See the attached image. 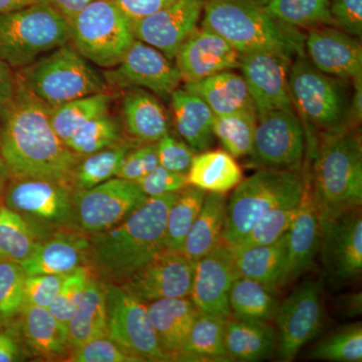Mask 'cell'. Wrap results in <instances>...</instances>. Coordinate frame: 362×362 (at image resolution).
Wrapping results in <instances>:
<instances>
[{"label":"cell","mask_w":362,"mask_h":362,"mask_svg":"<svg viewBox=\"0 0 362 362\" xmlns=\"http://www.w3.org/2000/svg\"><path fill=\"white\" fill-rule=\"evenodd\" d=\"M23 334L28 345L45 356H59L69 347L68 326L49 309L25 303L21 311Z\"/></svg>","instance_id":"obj_35"},{"label":"cell","mask_w":362,"mask_h":362,"mask_svg":"<svg viewBox=\"0 0 362 362\" xmlns=\"http://www.w3.org/2000/svg\"><path fill=\"white\" fill-rule=\"evenodd\" d=\"M354 85V94L350 99L349 122L361 124L362 118V78L352 81Z\"/></svg>","instance_id":"obj_58"},{"label":"cell","mask_w":362,"mask_h":362,"mask_svg":"<svg viewBox=\"0 0 362 362\" xmlns=\"http://www.w3.org/2000/svg\"><path fill=\"white\" fill-rule=\"evenodd\" d=\"M37 4V0H0V13H11Z\"/></svg>","instance_id":"obj_59"},{"label":"cell","mask_w":362,"mask_h":362,"mask_svg":"<svg viewBox=\"0 0 362 362\" xmlns=\"http://www.w3.org/2000/svg\"><path fill=\"white\" fill-rule=\"evenodd\" d=\"M16 90V75L0 56V113L13 100Z\"/></svg>","instance_id":"obj_55"},{"label":"cell","mask_w":362,"mask_h":362,"mask_svg":"<svg viewBox=\"0 0 362 362\" xmlns=\"http://www.w3.org/2000/svg\"><path fill=\"white\" fill-rule=\"evenodd\" d=\"M130 21L141 20L175 0H112Z\"/></svg>","instance_id":"obj_54"},{"label":"cell","mask_w":362,"mask_h":362,"mask_svg":"<svg viewBox=\"0 0 362 362\" xmlns=\"http://www.w3.org/2000/svg\"><path fill=\"white\" fill-rule=\"evenodd\" d=\"M37 2H44L49 4L58 11L66 21H70L78 11H82L94 0H37Z\"/></svg>","instance_id":"obj_56"},{"label":"cell","mask_w":362,"mask_h":362,"mask_svg":"<svg viewBox=\"0 0 362 362\" xmlns=\"http://www.w3.org/2000/svg\"><path fill=\"white\" fill-rule=\"evenodd\" d=\"M288 86L293 106L305 131L310 127L329 133L351 127L350 98L340 78L317 70L305 54L293 59Z\"/></svg>","instance_id":"obj_8"},{"label":"cell","mask_w":362,"mask_h":362,"mask_svg":"<svg viewBox=\"0 0 362 362\" xmlns=\"http://www.w3.org/2000/svg\"><path fill=\"white\" fill-rule=\"evenodd\" d=\"M107 83L121 89L140 88L168 99L180 87L175 64L156 47L136 40L118 65L105 74Z\"/></svg>","instance_id":"obj_15"},{"label":"cell","mask_w":362,"mask_h":362,"mask_svg":"<svg viewBox=\"0 0 362 362\" xmlns=\"http://www.w3.org/2000/svg\"><path fill=\"white\" fill-rule=\"evenodd\" d=\"M302 169H259L240 181L226 204L223 243L230 249L267 213L297 206L308 187Z\"/></svg>","instance_id":"obj_5"},{"label":"cell","mask_w":362,"mask_h":362,"mask_svg":"<svg viewBox=\"0 0 362 362\" xmlns=\"http://www.w3.org/2000/svg\"><path fill=\"white\" fill-rule=\"evenodd\" d=\"M255 2H257V4H259V6H266L268 2H270L271 0H254Z\"/></svg>","instance_id":"obj_62"},{"label":"cell","mask_w":362,"mask_h":362,"mask_svg":"<svg viewBox=\"0 0 362 362\" xmlns=\"http://www.w3.org/2000/svg\"><path fill=\"white\" fill-rule=\"evenodd\" d=\"M9 178H11V175H9L8 169H7L4 159H2L1 156H0V185L6 182Z\"/></svg>","instance_id":"obj_61"},{"label":"cell","mask_w":362,"mask_h":362,"mask_svg":"<svg viewBox=\"0 0 362 362\" xmlns=\"http://www.w3.org/2000/svg\"><path fill=\"white\" fill-rule=\"evenodd\" d=\"M181 81L197 82L223 71L240 69V54L223 37L201 25L185 40L175 56Z\"/></svg>","instance_id":"obj_21"},{"label":"cell","mask_w":362,"mask_h":362,"mask_svg":"<svg viewBox=\"0 0 362 362\" xmlns=\"http://www.w3.org/2000/svg\"><path fill=\"white\" fill-rule=\"evenodd\" d=\"M226 349L232 361H259L268 358L277 346V334L269 322L226 320Z\"/></svg>","instance_id":"obj_29"},{"label":"cell","mask_w":362,"mask_h":362,"mask_svg":"<svg viewBox=\"0 0 362 362\" xmlns=\"http://www.w3.org/2000/svg\"><path fill=\"white\" fill-rule=\"evenodd\" d=\"M32 228L21 214L0 206V259L21 264L37 247Z\"/></svg>","instance_id":"obj_41"},{"label":"cell","mask_w":362,"mask_h":362,"mask_svg":"<svg viewBox=\"0 0 362 362\" xmlns=\"http://www.w3.org/2000/svg\"><path fill=\"white\" fill-rule=\"evenodd\" d=\"M277 346L282 361H292L300 350L318 335L323 324L322 288L306 280L279 304L275 316Z\"/></svg>","instance_id":"obj_13"},{"label":"cell","mask_w":362,"mask_h":362,"mask_svg":"<svg viewBox=\"0 0 362 362\" xmlns=\"http://www.w3.org/2000/svg\"><path fill=\"white\" fill-rule=\"evenodd\" d=\"M204 6V0H175L156 13L131 21L133 35L173 61L181 45L197 28Z\"/></svg>","instance_id":"obj_18"},{"label":"cell","mask_w":362,"mask_h":362,"mask_svg":"<svg viewBox=\"0 0 362 362\" xmlns=\"http://www.w3.org/2000/svg\"><path fill=\"white\" fill-rule=\"evenodd\" d=\"M16 81V86L49 108L108 90L106 78L66 44L21 69Z\"/></svg>","instance_id":"obj_6"},{"label":"cell","mask_w":362,"mask_h":362,"mask_svg":"<svg viewBox=\"0 0 362 362\" xmlns=\"http://www.w3.org/2000/svg\"><path fill=\"white\" fill-rule=\"evenodd\" d=\"M159 165L173 173L187 175L195 156L187 143L166 134L156 142Z\"/></svg>","instance_id":"obj_49"},{"label":"cell","mask_w":362,"mask_h":362,"mask_svg":"<svg viewBox=\"0 0 362 362\" xmlns=\"http://www.w3.org/2000/svg\"><path fill=\"white\" fill-rule=\"evenodd\" d=\"M25 277L20 264L0 259V320H8L23 309Z\"/></svg>","instance_id":"obj_46"},{"label":"cell","mask_w":362,"mask_h":362,"mask_svg":"<svg viewBox=\"0 0 362 362\" xmlns=\"http://www.w3.org/2000/svg\"><path fill=\"white\" fill-rule=\"evenodd\" d=\"M202 25L220 35L240 54L272 52L304 54V35L272 18L254 0H204Z\"/></svg>","instance_id":"obj_4"},{"label":"cell","mask_w":362,"mask_h":362,"mask_svg":"<svg viewBox=\"0 0 362 362\" xmlns=\"http://www.w3.org/2000/svg\"><path fill=\"white\" fill-rule=\"evenodd\" d=\"M299 206L279 207L264 214L238 244L230 247V251L238 252L250 247L273 244L289 230Z\"/></svg>","instance_id":"obj_44"},{"label":"cell","mask_w":362,"mask_h":362,"mask_svg":"<svg viewBox=\"0 0 362 362\" xmlns=\"http://www.w3.org/2000/svg\"><path fill=\"white\" fill-rule=\"evenodd\" d=\"M194 268L195 262L182 252L165 249L124 281L122 288L145 304L189 297Z\"/></svg>","instance_id":"obj_17"},{"label":"cell","mask_w":362,"mask_h":362,"mask_svg":"<svg viewBox=\"0 0 362 362\" xmlns=\"http://www.w3.org/2000/svg\"><path fill=\"white\" fill-rule=\"evenodd\" d=\"M136 182L147 197L180 192L188 185L187 175L173 173L160 165Z\"/></svg>","instance_id":"obj_52"},{"label":"cell","mask_w":362,"mask_h":362,"mask_svg":"<svg viewBox=\"0 0 362 362\" xmlns=\"http://www.w3.org/2000/svg\"><path fill=\"white\" fill-rule=\"evenodd\" d=\"M188 185L206 192L226 194L243 180V170L226 150H206L195 154L187 173Z\"/></svg>","instance_id":"obj_31"},{"label":"cell","mask_w":362,"mask_h":362,"mask_svg":"<svg viewBox=\"0 0 362 362\" xmlns=\"http://www.w3.org/2000/svg\"><path fill=\"white\" fill-rule=\"evenodd\" d=\"M333 23L343 32L361 39L362 0H329Z\"/></svg>","instance_id":"obj_53"},{"label":"cell","mask_w":362,"mask_h":362,"mask_svg":"<svg viewBox=\"0 0 362 362\" xmlns=\"http://www.w3.org/2000/svg\"><path fill=\"white\" fill-rule=\"evenodd\" d=\"M305 56L317 70L340 80L362 78V47L358 37L332 25L309 28Z\"/></svg>","instance_id":"obj_19"},{"label":"cell","mask_w":362,"mask_h":362,"mask_svg":"<svg viewBox=\"0 0 362 362\" xmlns=\"http://www.w3.org/2000/svg\"><path fill=\"white\" fill-rule=\"evenodd\" d=\"M310 357L325 361H362L361 323L350 324L326 337L312 349Z\"/></svg>","instance_id":"obj_45"},{"label":"cell","mask_w":362,"mask_h":362,"mask_svg":"<svg viewBox=\"0 0 362 362\" xmlns=\"http://www.w3.org/2000/svg\"><path fill=\"white\" fill-rule=\"evenodd\" d=\"M239 278L233 252L223 243L195 262L189 298L201 313L230 318V289Z\"/></svg>","instance_id":"obj_20"},{"label":"cell","mask_w":362,"mask_h":362,"mask_svg":"<svg viewBox=\"0 0 362 362\" xmlns=\"http://www.w3.org/2000/svg\"><path fill=\"white\" fill-rule=\"evenodd\" d=\"M306 148V131L296 111H272L258 118L249 156L259 169H300Z\"/></svg>","instance_id":"obj_10"},{"label":"cell","mask_w":362,"mask_h":362,"mask_svg":"<svg viewBox=\"0 0 362 362\" xmlns=\"http://www.w3.org/2000/svg\"><path fill=\"white\" fill-rule=\"evenodd\" d=\"M226 320L225 317L199 312L178 361H232L226 349Z\"/></svg>","instance_id":"obj_33"},{"label":"cell","mask_w":362,"mask_h":362,"mask_svg":"<svg viewBox=\"0 0 362 362\" xmlns=\"http://www.w3.org/2000/svg\"><path fill=\"white\" fill-rule=\"evenodd\" d=\"M293 59L272 52L240 54V69L258 118L272 111H295L288 86Z\"/></svg>","instance_id":"obj_16"},{"label":"cell","mask_w":362,"mask_h":362,"mask_svg":"<svg viewBox=\"0 0 362 362\" xmlns=\"http://www.w3.org/2000/svg\"><path fill=\"white\" fill-rule=\"evenodd\" d=\"M73 362H138L140 357L122 349L109 337L98 338L74 349L68 359Z\"/></svg>","instance_id":"obj_48"},{"label":"cell","mask_w":362,"mask_h":362,"mask_svg":"<svg viewBox=\"0 0 362 362\" xmlns=\"http://www.w3.org/2000/svg\"><path fill=\"white\" fill-rule=\"evenodd\" d=\"M147 199L135 181L113 177L89 189H78L73 209L81 228L96 235L122 223Z\"/></svg>","instance_id":"obj_11"},{"label":"cell","mask_w":362,"mask_h":362,"mask_svg":"<svg viewBox=\"0 0 362 362\" xmlns=\"http://www.w3.org/2000/svg\"><path fill=\"white\" fill-rule=\"evenodd\" d=\"M206 195L204 190L189 185L178 192L166 220L164 235L166 250L182 252L188 233L201 211Z\"/></svg>","instance_id":"obj_38"},{"label":"cell","mask_w":362,"mask_h":362,"mask_svg":"<svg viewBox=\"0 0 362 362\" xmlns=\"http://www.w3.org/2000/svg\"><path fill=\"white\" fill-rule=\"evenodd\" d=\"M106 303L110 339L144 361H169L159 344L145 303L115 285L107 288Z\"/></svg>","instance_id":"obj_14"},{"label":"cell","mask_w":362,"mask_h":362,"mask_svg":"<svg viewBox=\"0 0 362 362\" xmlns=\"http://www.w3.org/2000/svg\"><path fill=\"white\" fill-rule=\"evenodd\" d=\"M263 7L272 18L293 28L335 26L329 0H271Z\"/></svg>","instance_id":"obj_39"},{"label":"cell","mask_w":362,"mask_h":362,"mask_svg":"<svg viewBox=\"0 0 362 362\" xmlns=\"http://www.w3.org/2000/svg\"><path fill=\"white\" fill-rule=\"evenodd\" d=\"M66 274L26 275L25 303L49 308L59 293Z\"/></svg>","instance_id":"obj_51"},{"label":"cell","mask_w":362,"mask_h":362,"mask_svg":"<svg viewBox=\"0 0 362 362\" xmlns=\"http://www.w3.org/2000/svg\"><path fill=\"white\" fill-rule=\"evenodd\" d=\"M233 256L239 278L258 281L277 290L284 274L286 233L273 244L233 252Z\"/></svg>","instance_id":"obj_34"},{"label":"cell","mask_w":362,"mask_h":362,"mask_svg":"<svg viewBox=\"0 0 362 362\" xmlns=\"http://www.w3.org/2000/svg\"><path fill=\"white\" fill-rule=\"evenodd\" d=\"M120 129L113 117L104 113L90 119L66 142L78 156H89L118 142Z\"/></svg>","instance_id":"obj_43"},{"label":"cell","mask_w":362,"mask_h":362,"mask_svg":"<svg viewBox=\"0 0 362 362\" xmlns=\"http://www.w3.org/2000/svg\"><path fill=\"white\" fill-rule=\"evenodd\" d=\"M177 194L148 197L122 223L94 235L90 249L98 270L124 282L165 250L166 220Z\"/></svg>","instance_id":"obj_2"},{"label":"cell","mask_w":362,"mask_h":362,"mask_svg":"<svg viewBox=\"0 0 362 362\" xmlns=\"http://www.w3.org/2000/svg\"><path fill=\"white\" fill-rule=\"evenodd\" d=\"M112 99V95L107 92L98 93L51 108L49 119L52 129L66 144L69 138L85 123L106 113Z\"/></svg>","instance_id":"obj_37"},{"label":"cell","mask_w":362,"mask_h":362,"mask_svg":"<svg viewBox=\"0 0 362 362\" xmlns=\"http://www.w3.org/2000/svg\"><path fill=\"white\" fill-rule=\"evenodd\" d=\"M69 347L77 349L85 343L108 337L106 290L89 279L84 296L68 323Z\"/></svg>","instance_id":"obj_32"},{"label":"cell","mask_w":362,"mask_h":362,"mask_svg":"<svg viewBox=\"0 0 362 362\" xmlns=\"http://www.w3.org/2000/svg\"><path fill=\"white\" fill-rule=\"evenodd\" d=\"M344 311L349 313V315H358L361 312V294L351 295L349 299L345 301Z\"/></svg>","instance_id":"obj_60"},{"label":"cell","mask_w":362,"mask_h":362,"mask_svg":"<svg viewBox=\"0 0 362 362\" xmlns=\"http://www.w3.org/2000/svg\"><path fill=\"white\" fill-rule=\"evenodd\" d=\"M276 290L247 278H238L230 289L232 316L243 320L269 322L275 319L279 302Z\"/></svg>","instance_id":"obj_36"},{"label":"cell","mask_w":362,"mask_h":362,"mask_svg":"<svg viewBox=\"0 0 362 362\" xmlns=\"http://www.w3.org/2000/svg\"><path fill=\"white\" fill-rule=\"evenodd\" d=\"M226 194L206 192L201 211L188 233L181 252L188 259L199 261L220 246L226 225Z\"/></svg>","instance_id":"obj_30"},{"label":"cell","mask_w":362,"mask_h":362,"mask_svg":"<svg viewBox=\"0 0 362 362\" xmlns=\"http://www.w3.org/2000/svg\"><path fill=\"white\" fill-rule=\"evenodd\" d=\"M158 165L156 143H147L126 154L115 177L136 182Z\"/></svg>","instance_id":"obj_50"},{"label":"cell","mask_w":362,"mask_h":362,"mask_svg":"<svg viewBox=\"0 0 362 362\" xmlns=\"http://www.w3.org/2000/svg\"><path fill=\"white\" fill-rule=\"evenodd\" d=\"M122 107L126 127L136 139L147 144L168 134V115L152 93L132 88L124 96Z\"/></svg>","instance_id":"obj_28"},{"label":"cell","mask_w":362,"mask_h":362,"mask_svg":"<svg viewBox=\"0 0 362 362\" xmlns=\"http://www.w3.org/2000/svg\"><path fill=\"white\" fill-rule=\"evenodd\" d=\"M68 23L75 49L101 68L118 65L135 40L129 18L112 0H94Z\"/></svg>","instance_id":"obj_9"},{"label":"cell","mask_w":362,"mask_h":362,"mask_svg":"<svg viewBox=\"0 0 362 362\" xmlns=\"http://www.w3.org/2000/svg\"><path fill=\"white\" fill-rule=\"evenodd\" d=\"M4 204L16 213L54 223L68 220L73 211V197L65 182L45 178L13 180Z\"/></svg>","instance_id":"obj_22"},{"label":"cell","mask_w":362,"mask_h":362,"mask_svg":"<svg viewBox=\"0 0 362 362\" xmlns=\"http://www.w3.org/2000/svg\"><path fill=\"white\" fill-rule=\"evenodd\" d=\"M162 350L169 361L177 358L195 318L199 314L189 297L156 300L147 306Z\"/></svg>","instance_id":"obj_24"},{"label":"cell","mask_w":362,"mask_h":362,"mask_svg":"<svg viewBox=\"0 0 362 362\" xmlns=\"http://www.w3.org/2000/svg\"><path fill=\"white\" fill-rule=\"evenodd\" d=\"M21 351L13 337L0 332V362L20 361Z\"/></svg>","instance_id":"obj_57"},{"label":"cell","mask_w":362,"mask_h":362,"mask_svg":"<svg viewBox=\"0 0 362 362\" xmlns=\"http://www.w3.org/2000/svg\"><path fill=\"white\" fill-rule=\"evenodd\" d=\"M183 89L204 100L216 116L256 111L244 78L233 71H220L197 82L187 83Z\"/></svg>","instance_id":"obj_27"},{"label":"cell","mask_w":362,"mask_h":362,"mask_svg":"<svg viewBox=\"0 0 362 362\" xmlns=\"http://www.w3.org/2000/svg\"><path fill=\"white\" fill-rule=\"evenodd\" d=\"M308 192L318 214L359 209L362 204L361 136L351 127L322 133L314 147Z\"/></svg>","instance_id":"obj_3"},{"label":"cell","mask_w":362,"mask_h":362,"mask_svg":"<svg viewBox=\"0 0 362 362\" xmlns=\"http://www.w3.org/2000/svg\"><path fill=\"white\" fill-rule=\"evenodd\" d=\"M89 279V272L83 266L66 274L58 294L47 308L66 326L82 301Z\"/></svg>","instance_id":"obj_47"},{"label":"cell","mask_w":362,"mask_h":362,"mask_svg":"<svg viewBox=\"0 0 362 362\" xmlns=\"http://www.w3.org/2000/svg\"><path fill=\"white\" fill-rule=\"evenodd\" d=\"M130 150V145L116 142L78 162L73 175L78 189H89L115 177Z\"/></svg>","instance_id":"obj_42"},{"label":"cell","mask_w":362,"mask_h":362,"mask_svg":"<svg viewBox=\"0 0 362 362\" xmlns=\"http://www.w3.org/2000/svg\"><path fill=\"white\" fill-rule=\"evenodd\" d=\"M51 108L16 86L0 113V156L13 180L45 178L65 182L74 175L78 156L52 129Z\"/></svg>","instance_id":"obj_1"},{"label":"cell","mask_w":362,"mask_h":362,"mask_svg":"<svg viewBox=\"0 0 362 362\" xmlns=\"http://www.w3.org/2000/svg\"><path fill=\"white\" fill-rule=\"evenodd\" d=\"M176 130L194 152L206 151L214 141V114L206 102L185 89L171 94Z\"/></svg>","instance_id":"obj_26"},{"label":"cell","mask_w":362,"mask_h":362,"mask_svg":"<svg viewBox=\"0 0 362 362\" xmlns=\"http://www.w3.org/2000/svg\"><path fill=\"white\" fill-rule=\"evenodd\" d=\"M69 40L68 21L49 4L37 2L0 13V56L13 70L32 65Z\"/></svg>","instance_id":"obj_7"},{"label":"cell","mask_w":362,"mask_h":362,"mask_svg":"<svg viewBox=\"0 0 362 362\" xmlns=\"http://www.w3.org/2000/svg\"><path fill=\"white\" fill-rule=\"evenodd\" d=\"M90 240L76 233H59L37 243L32 255L21 264L26 275L69 274L82 266L90 250Z\"/></svg>","instance_id":"obj_25"},{"label":"cell","mask_w":362,"mask_h":362,"mask_svg":"<svg viewBox=\"0 0 362 362\" xmlns=\"http://www.w3.org/2000/svg\"><path fill=\"white\" fill-rule=\"evenodd\" d=\"M257 121L258 117L254 110L214 116V137L220 140L226 151L235 158L249 156L254 143Z\"/></svg>","instance_id":"obj_40"},{"label":"cell","mask_w":362,"mask_h":362,"mask_svg":"<svg viewBox=\"0 0 362 362\" xmlns=\"http://www.w3.org/2000/svg\"><path fill=\"white\" fill-rule=\"evenodd\" d=\"M320 247V221L308 187L294 221L286 233V262L280 287L303 275L313 264Z\"/></svg>","instance_id":"obj_23"},{"label":"cell","mask_w":362,"mask_h":362,"mask_svg":"<svg viewBox=\"0 0 362 362\" xmlns=\"http://www.w3.org/2000/svg\"><path fill=\"white\" fill-rule=\"evenodd\" d=\"M321 261L326 275L338 284L351 282L362 270L361 207L319 214Z\"/></svg>","instance_id":"obj_12"}]
</instances>
